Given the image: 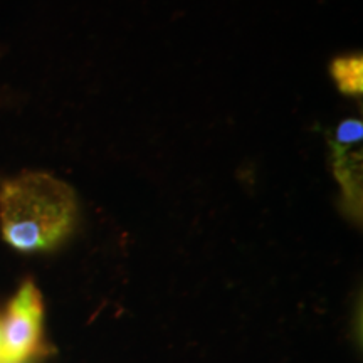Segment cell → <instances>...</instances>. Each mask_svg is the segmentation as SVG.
<instances>
[{
  "label": "cell",
  "mask_w": 363,
  "mask_h": 363,
  "mask_svg": "<svg viewBox=\"0 0 363 363\" xmlns=\"http://www.w3.org/2000/svg\"><path fill=\"white\" fill-rule=\"evenodd\" d=\"M76 194L66 182L43 172H24L0 184V230L21 252L49 251L72 233Z\"/></svg>",
  "instance_id": "cell-1"
},
{
  "label": "cell",
  "mask_w": 363,
  "mask_h": 363,
  "mask_svg": "<svg viewBox=\"0 0 363 363\" xmlns=\"http://www.w3.org/2000/svg\"><path fill=\"white\" fill-rule=\"evenodd\" d=\"M44 303L34 281H26L0 321V363H24L43 347Z\"/></svg>",
  "instance_id": "cell-2"
},
{
  "label": "cell",
  "mask_w": 363,
  "mask_h": 363,
  "mask_svg": "<svg viewBox=\"0 0 363 363\" xmlns=\"http://www.w3.org/2000/svg\"><path fill=\"white\" fill-rule=\"evenodd\" d=\"M333 174L343 192L345 211L355 220L362 219V152L331 143Z\"/></svg>",
  "instance_id": "cell-3"
},
{
  "label": "cell",
  "mask_w": 363,
  "mask_h": 363,
  "mask_svg": "<svg viewBox=\"0 0 363 363\" xmlns=\"http://www.w3.org/2000/svg\"><path fill=\"white\" fill-rule=\"evenodd\" d=\"M330 71L343 94L357 96L363 93V57L360 52L335 57Z\"/></svg>",
  "instance_id": "cell-4"
},
{
  "label": "cell",
  "mask_w": 363,
  "mask_h": 363,
  "mask_svg": "<svg viewBox=\"0 0 363 363\" xmlns=\"http://www.w3.org/2000/svg\"><path fill=\"white\" fill-rule=\"evenodd\" d=\"M363 136V125L360 120H345L340 123L335 140L331 143L338 147H352V145L360 143Z\"/></svg>",
  "instance_id": "cell-5"
}]
</instances>
